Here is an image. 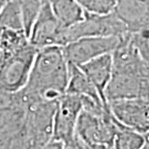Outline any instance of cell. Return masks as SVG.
Listing matches in <instances>:
<instances>
[{
	"label": "cell",
	"mask_w": 149,
	"mask_h": 149,
	"mask_svg": "<svg viewBox=\"0 0 149 149\" xmlns=\"http://www.w3.org/2000/svg\"><path fill=\"white\" fill-rule=\"evenodd\" d=\"M69 63L63 47L39 49L25 85L17 91L22 101H57L66 92Z\"/></svg>",
	"instance_id": "6da1fadb"
},
{
	"label": "cell",
	"mask_w": 149,
	"mask_h": 149,
	"mask_svg": "<svg viewBox=\"0 0 149 149\" xmlns=\"http://www.w3.org/2000/svg\"><path fill=\"white\" fill-rule=\"evenodd\" d=\"M37 50L29 41L0 43V92L15 93L25 85Z\"/></svg>",
	"instance_id": "7a4b0ae2"
},
{
	"label": "cell",
	"mask_w": 149,
	"mask_h": 149,
	"mask_svg": "<svg viewBox=\"0 0 149 149\" xmlns=\"http://www.w3.org/2000/svg\"><path fill=\"white\" fill-rule=\"evenodd\" d=\"M116 124L108 105L95 109H82L77 118L74 135L85 145L112 147Z\"/></svg>",
	"instance_id": "3957f363"
},
{
	"label": "cell",
	"mask_w": 149,
	"mask_h": 149,
	"mask_svg": "<svg viewBox=\"0 0 149 149\" xmlns=\"http://www.w3.org/2000/svg\"><path fill=\"white\" fill-rule=\"evenodd\" d=\"M22 102L24 106L26 139L31 149H38L52 139L53 119L58 100H22Z\"/></svg>",
	"instance_id": "277c9868"
},
{
	"label": "cell",
	"mask_w": 149,
	"mask_h": 149,
	"mask_svg": "<svg viewBox=\"0 0 149 149\" xmlns=\"http://www.w3.org/2000/svg\"><path fill=\"white\" fill-rule=\"evenodd\" d=\"M28 40L37 49L47 47H64L69 43L68 28L64 27L55 17L49 1H44Z\"/></svg>",
	"instance_id": "5b68a950"
},
{
	"label": "cell",
	"mask_w": 149,
	"mask_h": 149,
	"mask_svg": "<svg viewBox=\"0 0 149 149\" xmlns=\"http://www.w3.org/2000/svg\"><path fill=\"white\" fill-rule=\"evenodd\" d=\"M126 26L111 11L108 14L85 13L84 19L68 28V41L82 37H123L128 34Z\"/></svg>",
	"instance_id": "8992f818"
},
{
	"label": "cell",
	"mask_w": 149,
	"mask_h": 149,
	"mask_svg": "<svg viewBox=\"0 0 149 149\" xmlns=\"http://www.w3.org/2000/svg\"><path fill=\"white\" fill-rule=\"evenodd\" d=\"M121 37H82L63 47L69 64L79 66L98 56L111 53L116 49Z\"/></svg>",
	"instance_id": "52a82bcc"
},
{
	"label": "cell",
	"mask_w": 149,
	"mask_h": 149,
	"mask_svg": "<svg viewBox=\"0 0 149 149\" xmlns=\"http://www.w3.org/2000/svg\"><path fill=\"white\" fill-rule=\"evenodd\" d=\"M115 120L141 134L149 132V98L121 99L108 102Z\"/></svg>",
	"instance_id": "ba28073f"
},
{
	"label": "cell",
	"mask_w": 149,
	"mask_h": 149,
	"mask_svg": "<svg viewBox=\"0 0 149 149\" xmlns=\"http://www.w3.org/2000/svg\"><path fill=\"white\" fill-rule=\"evenodd\" d=\"M82 109L81 97L64 94L59 98L53 119L52 139L66 145L74 138V130L79 115Z\"/></svg>",
	"instance_id": "9c48e42d"
},
{
	"label": "cell",
	"mask_w": 149,
	"mask_h": 149,
	"mask_svg": "<svg viewBox=\"0 0 149 149\" xmlns=\"http://www.w3.org/2000/svg\"><path fill=\"white\" fill-rule=\"evenodd\" d=\"M107 103L114 100L149 98V74L112 72L105 90Z\"/></svg>",
	"instance_id": "30bf717a"
},
{
	"label": "cell",
	"mask_w": 149,
	"mask_h": 149,
	"mask_svg": "<svg viewBox=\"0 0 149 149\" xmlns=\"http://www.w3.org/2000/svg\"><path fill=\"white\" fill-rule=\"evenodd\" d=\"M112 11L129 33L149 30V0H115Z\"/></svg>",
	"instance_id": "8fae6325"
},
{
	"label": "cell",
	"mask_w": 149,
	"mask_h": 149,
	"mask_svg": "<svg viewBox=\"0 0 149 149\" xmlns=\"http://www.w3.org/2000/svg\"><path fill=\"white\" fill-rule=\"evenodd\" d=\"M79 68L96 88L101 99L107 103L105 98V90L112 74L111 53L104 54L91 59V60L79 65Z\"/></svg>",
	"instance_id": "7c38bea8"
},
{
	"label": "cell",
	"mask_w": 149,
	"mask_h": 149,
	"mask_svg": "<svg viewBox=\"0 0 149 149\" xmlns=\"http://www.w3.org/2000/svg\"><path fill=\"white\" fill-rule=\"evenodd\" d=\"M65 94L77 95V96L89 99L98 104H104V105L108 104L101 99L96 88L87 79V77L82 73L79 66L73 64H69V77H68Z\"/></svg>",
	"instance_id": "4fadbf2b"
},
{
	"label": "cell",
	"mask_w": 149,
	"mask_h": 149,
	"mask_svg": "<svg viewBox=\"0 0 149 149\" xmlns=\"http://www.w3.org/2000/svg\"><path fill=\"white\" fill-rule=\"evenodd\" d=\"M53 15L64 27L70 28L84 19L85 10L77 0H49Z\"/></svg>",
	"instance_id": "5bb4252c"
},
{
	"label": "cell",
	"mask_w": 149,
	"mask_h": 149,
	"mask_svg": "<svg viewBox=\"0 0 149 149\" xmlns=\"http://www.w3.org/2000/svg\"><path fill=\"white\" fill-rule=\"evenodd\" d=\"M147 141L148 134H141L117 122L112 141L113 149H141Z\"/></svg>",
	"instance_id": "9a60e30c"
},
{
	"label": "cell",
	"mask_w": 149,
	"mask_h": 149,
	"mask_svg": "<svg viewBox=\"0 0 149 149\" xmlns=\"http://www.w3.org/2000/svg\"><path fill=\"white\" fill-rule=\"evenodd\" d=\"M0 29L24 32L17 0H9L1 8L0 10Z\"/></svg>",
	"instance_id": "2e32d148"
},
{
	"label": "cell",
	"mask_w": 149,
	"mask_h": 149,
	"mask_svg": "<svg viewBox=\"0 0 149 149\" xmlns=\"http://www.w3.org/2000/svg\"><path fill=\"white\" fill-rule=\"evenodd\" d=\"M45 0H17L22 15L23 28L26 36H29L30 30L36 20Z\"/></svg>",
	"instance_id": "e0dca14e"
},
{
	"label": "cell",
	"mask_w": 149,
	"mask_h": 149,
	"mask_svg": "<svg viewBox=\"0 0 149 149\" xmlns=\"http://www.w3.org/2000/svg\"><path fill=\"white\" fill-rule=\"evenodd\" d=\"M85 12L91 14H108L113 10L115 0H77Z\"/></svg>",
	"instance_id": "ac0fdd59"
},
{
	"label": "cell",
	"mask_w": 149,
	"mask_h": 149,
	"mask_svg": "<svg viewBox=\"0 0 149 149\" xmlns=\"http://www.w3.org/2000/svg\"><path fill=\"white\" fill-rule=\"evenodd\" d=\"M38 149H65V145L62 142L52 139L49 142H47L46 144Z\"/></svg>",
	"instance_id": "d6986e66"
},
{
	"label": "cell",
	"mask_w": 149,
	"mask_h": 149,
	"mask_svg": "<svg viewBox=\"0 0 149 149\" xmlns=\"http://www.w3.org/2000/svg\"><path fill=\"white\" fill-rule=\"evenodd\" d=\"M65 149H85V145L74 135V138L72 141L65 145Z\"/></svg>",
	"instance_id": "ffe728a7"
},
{
	"label": "cell",
	"mask_w": 149,
	"mask_h": 149,
	"mask_svg": "<svg viewBox=\"0 0 149 149\" xmlns=\"http://www.w3.org/2000/svg\"><path fill=\"white\" fill-rule=\"evenodd\" d=\"M85 149H113V148L111 146H105V145H85Z\"/></svg>",
	"instance_id": "44dd1931"
},
{
	"label": "cell",
	"mask_w": 149,
	"mask_h": 149,
	"mask_svg": "<svg viewBox=\"0 0 149 149\" xmlns=\"http://www.w3.org/2000/svg\"><path fill=\"white\" fill-rule=\"evenodd\" d=\"M9 0H0V10H1V8L4 6L6 3H7Z\"/></svg>",
	"instance_id": "7402d4cb"
},
{
	"label": "cell",
	"mask_w": 149,
	"mask_h": 149,
	"mask_svg": "<svg viewBox=\"0 0 149 149\" xmlns=\"http://www.w3.org/2000/svg\"><path fill=\"white\" fill-rule=\"evenodd\" d=\"M141 149H149V141H147L146 143H145Z\"/></svg>",
	"instance_id": "603a6c76"
},
{
	"label": "cell",
	"mask_w": 149,
	"mask_h": 149,
	"mask_svg": "<svg viewBox=\"0 0 149 149\" xmlns=\"http://www.w3.org/2000/svg\"><path fill=\"white\" fill-rule=\"evenodd\" d=\"M45 1H49V0H45Z\"/></svg>",
	"instance_id": "cb8c5ba5"
}]
</instances>
